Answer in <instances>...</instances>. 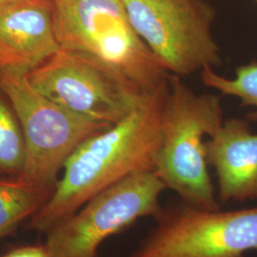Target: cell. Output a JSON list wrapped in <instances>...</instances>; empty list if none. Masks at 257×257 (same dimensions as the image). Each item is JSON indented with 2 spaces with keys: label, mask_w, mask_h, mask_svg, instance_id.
<instances>
[{
  "label": "cell",
  "mask_w": 257,
  "mask_h": 257,
  "mask_svg": "<svg viewBox=\"0 0 257 257\" xmlns=\"http://www.w3.org/2000/svg\"><path fill=\"white\" fill-rule=\"evenodd\" d=\"M223 122L220 96L197 93L181 77L170 74L155 173L182 202L197 209H220L208 170L204 138L212 136Z\"/></svg>",
  "instance_id": "2"
},
{
  "label": "cell",
  "mask_w": 257,
  "mask_h": 257,
  "mask_svg": "<svg viewBox=\"0 0 257 257\" xmlns=\"http://www.w3.org/2000/svg\"><path fill=\"white\" fill-rule=\"evenodd\" d=\"M10 1H12V0H0V6H2V5H4V4L8 3Z\"/></svg>",
  "instance_id": "15"
},
{
  "label": "cell",
  "mask_w": 257,
  "mask_h": 257,
  "mask_svg": "<svg viewBox=\"0 0 257 257\" xmlns=\"http://www.w3.org/2000/svg\"><path fill=\"white\" fill-rule=\"evenodd\" d=\"M155 220L130 257H244L257 249V207L211 211L181 202Z\"/></svg>",
  "instance_id": "7"
},
{
  "label": "cell",
  "mask_w": 257,
  "mask_h": 257,
  "mask_svg": "<svg viewBox=\"0 0 257 257\" xmlns=\"http://www.w3.org/2000/svg\"><path fill=\"white\" fill-rule=\"evenodd\" d=\"M205 86L220 92L223 95L237 97L243 107H253L255 110L247 115L248 121H257V61L238 66L234 78H227L215 73L214 69L201 71Z\"/></svg>",
  "instance_id": "12"
},
{
  "label": "cell",
  "mask_w": 257,
  "mask_h": 257,
  "mask_svg": "<svg viewBox=\"0 0 257 257\" xmlns=\"http://www.w3.org/2000/svg\"><path fill=\"white\" fill-rule=\"evenodd\" d=\"M167 92L168 81L146 93L127 117L85 140L66 161L51 198L30 218L28 229L46 234L113 184L155 171Z\"/></svg>",
  "instance_id": "1"
},
{
  "label": "cell",
  "mask_w": 257,
  "mask_h": 257,
  "mask_svg": "<svg viewBox=\"0 0 257 257\" xmlns=\"http://www.w3.org/2000/svg\"><path fill=\"white\" fill-rule=\"evenodd\" d=\"M0 89L8 96L26 144L20 178L55 189L58 173L85 140L112 125L89 119L37 91L27 74L0 69Z\"/></svg>",
  "instance_id": "4"
},
{
  "label": "cell",
  "mask_w": 257,
  "mask_h": 257,
  "mask_svg": "<svg viewBox=\"0 0 257 257\" xmlns=\"http://www.w3.org/2000/svg\"><path fill=\"white\" fill-rule=\"evenodd\" d=\"M3 257H48L45 246H28L16 248Z\"/></svg>",
  "instance_id": "14"
},
{
  "label": "cell",
  "mask_w": 257,
  "mask_h": 257,
  "mask_svg": "<svg viewBox=\"0 0 257 257\" xmlns=\"http://www.w3.org/2000/svg\"><path fill=\"white\" fill-rule=\"evenodd\" d=\"M166 189L155 171L113 184L47 232L48 257H96L97 248L110 235L141 217L156 219L163 210L159 197Z\"/></svg>",
  "instance_id": "6"
},
{
  "label": "cell",
  "mask_w": 257,
  "mask_h": 257,
  "mask_svg": "<svg viewBox=\"0 0 257 257\" xmlns=\"http://www.w3.org/2000/svg\"><path fill=\"white\" fill-rule=\"evenodd\" d=\"M59 49L53 0H12L0 6V69L28 74Z\"/></svg>",
  "instance_id": "9"
},
{
  "label": "cell",
  "mask_w": 257,
  "mask_h": 257,
  "mask_svg": "<svg viewBox=\"0 0 257 257\" xmlns=\"http://www.w3.org/2000/svg\"><path fill=\"white\" fill-rule=\"evenodd\" d=\"M54 1V3H57V2H59V1H62V0H53Z\"/></svg>",
  "instance_id": "16"
},
{
  "label": "cell",
  "mask_w": 257,
  "mask_h": 257,
  "mask_svg": "<svg viewBox=\"0 0 257 257\" xmlns=\"http://www.w3.org/2000/svg\"><path fill=\"white\" fill-rule=\"evenodd\" d=\"M55 189L30 183L20 177L0 179V238L8 236L51 198Z\"/></svg>",
  "instance_id": "11"
},
{
  "label": "cell",
  "mask_w": 257,
  "mask_h": 257,
  "mask_svg": "<svg viewBox=\"0 0 257 257\" xmlns=\"http://www.w3.org/2000/svg\"><path fill=\"white\" fill-rule=\"evenodd\" d=\"M26 162V144L19 119L0 98V175L19 177Z\"/></svg>",
  "instance_id": "13"
},
{
  "label": "cell",
  "mask_w": 257,
  "mask_h": 257,
  "mask_svg": "<svg viewBox=\"0 0 257 257\" xmlns=\"http://www.w3.org/2000/svg\"><path fill=\"white\" fill-rule=\"evenodd\" d=\"M55 32L60 48L99 63L144 93L153 92L170 77L116 0L55 3Z\"/></svg>",
  "instance_id": "3"
},
{
  "label": "cell",
  "mask_w": 257,
  "mask_h": 257,
  "mask_svg": "<svg viewBox=\"0 0 257 257\" xmlns=\"http://www.w3.org/2000/svg\"><path fill=\"white\" fill-rule=\"evenodd\" d=\"M116 1H118V2H121V0H116Z\"/></svg>",
  "instance_id": "17"
},
{
  "label": "cell",
  "mask_w": 257,
  "mask_h": 257,
  "mask_svg": "<svg viewBox=\"0 0 257 257\" xmlns=\"http://www.w3.org/2000/svg\"><path fill=\"white\" fill-rule=\"evenodd\" d=\"M27 77L49 99L109 125L127 117L146 94L104 66L62 48Z\"/></svg>",
  "instance_id": "8"
},
{
  "label": "cell",
  "mask_w": 257,
  "mask_h": 257,
  "mask_svg": "<svg viewBox=\"0 0 257 257\" xmlns=\"http://www.w3.org/2000/svg\"><path fill=\"white\" fill-rule=\"evenodd\" d=\"M256 1H257V0H256Z\"/></svg>",
  "instance_id": "18"
},
{
  "label": "cell",
  "mask_w": 257,
  "mask_h": 257,
  "mask_svg": "<svg viewBox=\"0 0 257 257\" xmlns=\"http://www.w3.org/2000/svg\"><path fill=\"white\" fill-rule=\"evenodd\" d=\"M128 21L171 74L222 64L212 34L216 12L205 0H121Z\"/></svg>",
  "instance_id": "5"
},
{
  "label": "cell",
  "mask_w": 257,
  "mask_h": 257,
  "mask_svg": "<svg viewBox=\"0 0 257 257\" xmlns=\"http://www.w3.org/2000/svg\"><path fill=\"white\" fill-rule=\"evenodd\" d=\"M208 164L218 180V199L257 201V134L247 118L225 120L205 141Z\"/></svg>",
  "instance_id": "10"
}]
</instances>
